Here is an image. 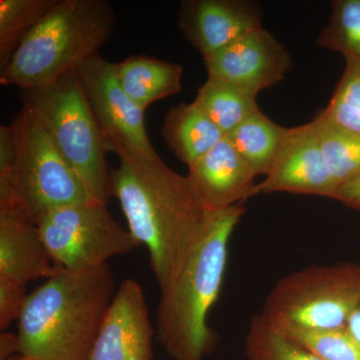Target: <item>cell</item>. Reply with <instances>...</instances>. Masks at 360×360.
<instances>
[{
  "instance_id": "d4e9b609",
  "label": "cell",
  "mask_w": 360,
  "mask_h": 360,
  "mask_svg": "<svg viewBox=\"0 0 360 360\" xmlns=\"http://www.w3.org/2000/svg\"><path fill=\"white\" fill-rule=\"evenodd\" d=\"M283 335L321 360H360L359 342L347 328L326 331H291Z\"/></svg>"
},
{
  "instance_id": "603a6c76",
  "label": "cell",
  "mask_w": 360,
  "mask_h": 360,
  "mask_svg": "<svg viewBox=\"0 0 360 360\" xmlns=\"http://www.w3.org/2000/svg\"><path fill=\"white\" fill-rule=\"evenodd\" d=\"M323 49L343 56L360 58V0H335L328 25L316 41Z\"/></svg>"
},
{
  "instance_id": "30bf717a",
  "label": "cell",
  "mask_w": 360,
  "mask_h": 360,
  "mask_svg": "<svg viewBox=\"0 0 360 360\" xmlns=\"http://www.w3.org/2000/svg\"><path fill=\"white\" fill-rule=\"evenodd\" d=\"M208 77L257 96L281 82L291 66L290 53L264 27L203 56Z\"/></svg>"
},
{
  "instance_id": "83f0119b",
  "label": "cell",
  "mask_w": 360,
  "mask_h": 360,
  "mask_svg": "<svg viewBox=\"0 0 360 360\" xmlns=\"http://www.w3.org/2000/svg\"><path fill=\"white\" fill-rule=\"evenodd\" d=\"M333 200L360 212V176L341 186Z\"/></svg>"
},
{
  "instance_id": "44dd1931",
  "label": "cell",
  "mask_w": 360,
  "mask_h": 360,
  "mask_svg": "<svg viewBox=\"0 0 360 360\" xmlns=\"http://www.w3.org/2000/svg\"><path fill=\"white\" fill-rule=\"evenodd\" d=\"M58 0L0 1V60L1 65L18 49L28 32L56 6Z\"/></svg>"
},
{
  "instance_id": "484cf974",
  "label": "cell",
  "mask_w": 360,
  "mask_h": 360,
  "mask_svg": "<svg viewBox=\"0 0 360 360\" xmlns=\"http://www.w3.org/2000/svg\"><path fill=\"white\" fill-rule=\"evenodd\" d=\"M28 293L26 284L21 283L11 277L0 276V328L1 330L18 321Z\"/></svg>"
},
{
  "instance_id": "ba28073f",
  "label": "cell",
  "mask_w": 360,
  "mask_h": 360,
  "mask_svg": "<svg viewBox=\"0 0 360 360\" xmlns=\"http://www.w3.org/2000/svg\"><path fill=\"white\" fill-rule=\"evenodd\" d=\"M37 224L49 257L61 269H96L139 246L106 205L96 202L59 208L42 217Z\"/></svg>"
},
{
  "instance_id": "f546056e",
  "label": "cell",
  "mask_w": 360,
  "mask_h": 360,
  "mask_svg": "<svg viewBox=\"0 0 360 360\" xmlns=\"http://www.w3.org/2000/svg\"><path fill=\"white\" fill-rule=\"evenodd\" d=\"M347 328L360 345V303L357 309H355L354 314L350 317Z\"/></svg>"
},
{
  "instance_id": "6da1fadb",
  "label": "cell",
  "mask_w": 360,
  "mask_h": 360,
  "mask_svg": "<svg viewBox=\"0 0 360 360\" xmlns=\"http://www.w3.org/2000/svg\"><path fill=\"white\" fill-rule=\"evenodd\" d=\"M120 165L111 172L112 195L120 203L129 231L148 251L160 291L167 288L205 224L207 212L188 179L160 158H148L106 139Z\"/></svg>"
},
{
  "instance_id": "7a4b0ae2",
  "label": "cell",
  "mask_w": 360,
  "mask_h": 360,
  "mask_svg": "<svg viewBox=\"0 0 360 360\" xmlns=\"http://www.w3.org/2000/svg\"><path fill=\"white\" fill-rule=\"evenodd\" d=\"M245 213L240 205L207 212L200 234L161 290L156 340L172 360H203L214 348L217 335L208 314L221 292L229 243Z\"/></svg>"
},
{
  "instance_id": "ffe728a7",
  "label": "cell",
  "mask_w": 360,
  "mask_h": 360,
  "mask_svg": "<svg viewBox=\"0 0 360 360\" xmlns=\"http://www.w3.org/2000/svg\"><path fill=\"white\" fill-rule=\"evenodd\" d=\"M225 136L259 111L257 96L245 90L208 77L193 101Z\"/></svg>"
},
{
  "instance_id": "f1b7e54d",
  "label": "cell",
  "mask_w": 360,
  "mask_h": 360,
  "mask_svg": "<svg viewBox=\"0 0 360 360\" xmlns=\"http://www.w3.org/2000/svg\"><path fill=\"white\" fill-rule=\"evenodd\" d=\"M15 352L20 354V340L18 333H2L0 335V359L7 360Z\"/></svg>"
},
{
  "instance_id": "7402d4cb",
  "label": "cell",
  "mask_w": 360,
  "mask_h": 360,
  "mask_svg": "<svg viewBox=\"0 0 360 360\" xmlns=\"http://www.w3.org/2000/svg\"><path fill=\"white\" fill-rule=\"evenodd\" d=\"M248 360H321L307 348L253 315L245 335Z\"/></svg>"
},
{
  "instance_id": "e0dca14e",
  "label": "cell",
  "mask_w": 360,
  "mask_h": 360,
  "mask_svg": "<svg viewBox=\"0 0 360 360\" xmlns=\"http://www.w3.org/2000/svg\"><path fill=\"white\" fill-rule=\"evenodd\" d=\"M161 134L169 148L187 167H193L225 137L194 103L170 108Z\"/></svg>"
},
{
  "instance_id": "4dcf8cb0",
  "label": "cell",
  "mask_w": 360,
  "mask_h": 360,
  "mask_svg": "<svg viewBox=\"0 0 360 360\" xmlns=\"http://www.w3.org/2000/svg\"><path fill=\"white\" fill-rule=\"evenodd\" d=\"M7 360H41L39 359H35V357L32 356H26V355L20 354L18 356H13L11 359Z\"/></svg>"
},
{
  "instance_id": "8992f818",
  "label": "cell",
  "mask_w": 360,
  "mask_h": 360,
  "mask_svg": "<svg viewBox=\"0 0 360 360\" xmlns=\"http://www.w3.org/2000/svg\"><path fill=\"white\" fill-rule=\"evenodd\" d=\"M360 303V264L310 265L279 279L259 315L281 333L345 328Z\"/></svg>"
},
{
  "instance_id": "52a82bcc",
  "label": "cell",
  "mask_w": 360,
  "mask_h": 360,
  "mask_svg": "<svg viewBox=\"0 0 360 360\" xmlns=\"http://www.w3.org/2000/svg\"><path fill=\"white\" fill-rule=\"evenodd\" d=\"M11 123L15 162L11 174L0 175V181L11 186L35 224L59 208L94 202L30 108L23 106Z\"/></svg>"
},
{
  "instance_id": "4316f807",
  "label": "cell",
  "mask_w": 360,
  "mask_h": 360,
  "mask_svg": "<svg viewBox=\"0 0 360 360\" xmlns=\"http://www.w3.org/2000/svg\"><path fill=\"white\" fill-rule=\"evenodd\" d=\"M16 158V137L13 123L0 127V175L11 174Z\"/></svg>"
},
{
  "instance_id": "277c9868",
  "label": "cell",
  "mask_w": 360,
  "mask_h": 360,
  "mask_svg": "<svg viewBox=\"0 0 360 360\" xmlns=\"http://www.w3.org/2000/svg\"><path fill=\"white\" fill-rule=\"evenodd\" d=\"M116 14L104 0H58L1 65L0 82L41 89L99 52L115 30Z\"/></svg>"
},
{
  "instance_id": "7c38bea8",
  "label": "cell",
  "mask_w": 360,
  "mask_h": 360,
  "mask_svg": "<svg viewBox=\"0 0 360 360\" xmlns=\"http://www.w3.org/2000/svg\"><path fill=\"white\" fill-rule=\"evenodd\" d=\"M272 193L335 196L314 122L288 129L271 172L255 186V195Z\"/></svg>"
},
{
  "instance_id": "5b68a950",
  "label": "cell",
  "mask_w": 360,
  "mask_h": 360,
  "mask_svg": "<svg viewBox=\"0 0 360 360\" xmlns=\"http://www.w3.org/2000/svg\"><path fill=\"white\" fill-rule=\"evenodd\" d=\"M22 101L75 170L90 200L108 205L113 195L111 172L105 160L106 139L90 108L77 70L47 86L25 90Z\"/></svg>"
},
{
  "instance_id": "2e32d148",
  "label": "cell",
  "mask_w": 360,
  "mask_h": 360,
  "mask_svg": "<svg viewBox=\"0 0 360 360\" xmlns=\"http://www.w3.org/2000/svg\"><path fill=\"white\" fill-rule=\"evenodd\" d=\"M115 73L124 91L144 111L182 90L184 68L160 59L131 56L115 63Z\"/></svg>"
},
{
  "instance_id": "5bb4252c",
  "label": "cell",
  "mask_w": 360,
  "mask_h": 360,
  "mask_svg": "<svg viewBox=\"0 0 360 360\" xmlns=\"http://www.w3.org/2000/svg\"><path fill=\"white\" fill-rule=\"evenodd\" d=\"M259 4L248 0H186L180 4V30L210 56L246 33L262 27Z\"/></svg>"
},
{
  "instance_id": "9a60e30c",
  "label": "cell",
  "mask_w": 360,
  "mask_h": 360,
  "mask_svg": "<svg viewBox=\"0 0 360 360\" xmlns=\"http://www.w3.org/2000/svg\"><path fill=\"white\" fill-rule=\"evenodd\" d=\"M186 177L207 212L226 210L255 196L257 176L225 137L188 167Z\"/></svg>"
},
{
  "instance_id": "8fae6325",
  "label": "cell",
  "mask_w": 360,
  "mask_h": 360,
  "mask_svg": "<svg viewBox=\"0 0 360 360\" xmlns=\"http://www.w3.org/2000/svg\"><path fill=\"white\" fill-rule=\"evenodd\" d=\"M155 333L141 284L127 279L116 290L87 360H153Z\"/></svg>"
},
{
  "instance_id": "9c48e42d",
  "label": "cell",
  "mask_w": 360,
  "mask_h": 360,
  "mask_svg": "<svg viewBox=\"0 0 360 360\" xmlns=\"http://www.w3.org/2000/svg\"><path fill=\"white\" fill-rule=\"evenodd\" d=\"M77 75L105 139L144 158H160L148 137L144 110L122 89L116 77L115 63L97 52L79 65Z\"/></svg>"
},
{
  "instance_id": "d6986e66",
  "label": "cell",
  "mask_w": 360,
  "mask_h": 360,
  "mask_svg": "<svg viewBox=\"0 0 360 360\" xmlns=\"http://www.w3.org/2000/svg\"><path fill=\"white\" fill-rule=\"evenodd\" d=\"M312 122L329 175L338 191L360 176V134L338 124L322 111Z\"/></svg>"
},
{
  "instance_id": "ac0fdd59",
  "label": "cell",
  "mask_w": 360,
  "mask_h": 360,
  "mask_svg": "<svg viewBox=\"0 0 360 360\" xmlns=\"http://www.w3.org/2000/svg\"><path fill=\"white\" fill-rule=\"evenodd\" d=\"M288 129L272 122L259 110L232 130L225 139L231 142L255 176H267L276 162Z\"/></svg>"
},
{
  "instance_id": "4fadbf2b",
  "label": "cell",
  "mask_w": 360,
  "mask_h": 360,
  "mask_svg": "<svg viewBox=\"0 0 360 360\" xmlns=\"http://www.w3.org/2000/svg\"><path fill=\"white\" fill-rule=\"evenodd\" d=\"M56 271L40 236L13 188L0 184V276L25 283L49 278Z\"/></svg>"
},
{
  "instance_id": "cb8c5ba5",
  "label": "cell",
  "mask_w": 360,
  "mask_h": 360,
  "mask_svg": "<svg viewBox=\"0 0 360 360\" xmlns=\"http://www.w3.org/2000/svg\"><path fill=\"white\" fill-rule=\"evenodd\" d=\"M343 71L326 110L328 117L360 134V58L347 56Z\"/></svg>"
},
{
  "instance_id": "3957f363",
  "label": "cell",
  "mask_w": 360,
  "mask_h": 360,
  "mask_svg": "<svg viewBox=\"0 0 360 360\" xmlns=\"http://www.w3.org/2000/svg\"><path fill=\"white\" fill-rule=\"evenodd\" d=\"M117 288L108 264L87 270L56 266L28 295L18 319L20 354L87 360Z\"/></svg>"
}]
</instances>
